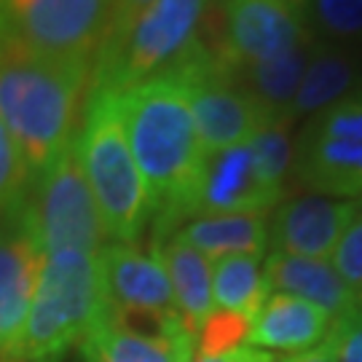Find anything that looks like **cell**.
Wrapping results in <instances>:
<instances>
[{
    "label": "cell",
    "mask_w": 362,
    "mask_h": 362,
    "mask_svg": "<svg viewBox=\"0 0 362 362\" xmlns=\"http://www.w3.org/2000/svg\"><path fill=\"white\" fill-rule=\"evenodd\" d=\"M118 110L143 175L158 233L191 215L207 156L196 134L188 89L175 70L118 91Z\"/></svg>",
    "instance_id": "cell-1"
},
{
    "label": "cell",
    "mask_w": 362,
    "mask_h": 362,
    "mask_svg": "<svg viewBox=\"0 0 362 362\" xmlns=\"http://www.w3.org/2000/svg\"><path fill=\"white\" fill-rule=\"evenodd\" d=\"M91 65L0 40V121L35 175L76 140Z\"/></svg>",
    "instance_id": "cell-2"
},
{
    "label": "cell",
    "mask_w": 362,
    "mask_h": 362,
    "mask_svg": "<svg viewBox=\"0 0 362 362\" xmlns=\"http://www.w3.org/2000/svg\"><path fill=\"white\" fill-rule=\"evenodd\" d=\"M76 148L107 239L116 245L137 242L151 207L143 175L124 132L118 91L89 89Z\"/></svg>",
    "instance_id": "cell-3"
},
{
    "label": "cell",
    "mask_w": 362,
    "mask_h": 362,
    "mask_svg": "<svg viewBox=\"0 0 362 362\" xmlns=\"http://www.w3.org/2000/svg\"><path fill=\"white\" fill-rule=\"evenodd\" d=\"M105 303L100 252H49L43 258L13 357L22 362H57L94 327L103 317Z\"/></svg>",
    "instance_id": "cell-4"
},
{
    "label": "cell",
    "mask_w": 362,
    "mask_h": 362,
    "mask_svg": "<svg viewBox=\"0 0 362 362\" xmlns=\"http://www.w3.org/2000/svg\"><path fill=\"white\" fill-rule=\"evenodd\" d=\"M212 0H156L105 38L94 59L91 89L124 91L180 65L199 43Z\"/></svg>",
    "instance_id": "cell-5"
},
{
    "label": "cell",
    "mask_w": 362,
    "mask_h": 362,
    "mask_svg": "<svg viewBox=\"0 0 362 362\" xmlns=\"http://www.w3.org/2000/svg\"><path fill=\"white\" fill-rule=\"evenodd\" d=\"M35 188L13 204L19 226L40 247L43 255L78 250L97 255L105 247V226L91 196L76 140L35 172Z\"/></svg>",
    "instance_id": "cell-6"
},
{
    "label": "cell",
    "mask_w": 362,
    "mask_h": 362,
    "mask_svg": "<svg viewBox=\"0 0 362 362\" xmlns=\"http://www.w3.org/2000/svg\"><path fill=\"white\" fill-rule=\"evenodd\" d=\"M116 0H0V40L91 65L113 27Z\"/></svg>",
    "instance_id": "cell-7"
},
{
    "label": "cell",
    "mask_w": 362,
    "mask_h": 362,
    "mask_svg": "<svg viewBox=\"0 0 362 362\" xmlns=\"http://www.w3.org/2000/svg\"><path fill=\"white\" fill-rule=\"evenodd\" d=\"M296 177L314 196H362V89L327 105L306 124L296 151Z\"/></svg>",
    "instance_id": "cell-8"
},
{
    "label": "cell",
    "mask_w": 362,
    "mask_h": 362,
    "mask_svg": "<svg viewBox=\"0 0 362 362\" xmlns=\"http://www.w3.org/2000/svg\"><path fill=\"white\" fill-rule=\"evenodd\" d=\"M188 89L196 134L204 156L247 143L269 121L255 100L247 94L228 67H223L209 49L196 43L180 65L172 67Z\"/></svg>",
    "instance_id": "cell-9"
},
{
    "label": "cell",
    "mask_w": 362,
    "mask_h": 362,
    "mask_svg": "<svg viewBox=\"0 0 362 362\" xmlns=\"http://www.w3.org/2000/svg\"><path fill=\"white\" fill-rule=\"evenodd\" d=\"M209 54L228 70L290 52L311 35L309 0H220Z\"/></svg>",
    "instance_id": "cell-10"
},
{
    "label": "cell",
    "mask_w": 362,
    "mask_h": 362,
    "mask_svg": "<svg viewBox=\"0 0 362 362\" xmlns=\"http://www.w3.org/2000/svg\"><path fill=\"white\" fill-rule=\"evenodd\" d=\"M282 196L285 188L263 175L255 151L247 140L228 151L207 156L188 218L269 215V209L279 207Z\"/></svg>",
    "instance_id": "cell-11"
},
{
    "label": "cell",
    "mask_w": 362,
    "mask_h": 362,
    "mask_svg": "<svg viewBox=\"0 0 362 362\" xmlns=\"http://www.w3.org/2000/svg\"><path fill=\"white\" fill-rule=\"evenodd\" d=\"M357 212V202L330 196H298L276 207L269 239L276 252L330 260L338 239Z\"/></svg>",
    "instance_id": "cell-12"
},
{
    "label": "cell",
    "mask_w": 362,
    "mask_h": 362,
    "mask_svg": "<svg viewBox=\"0 0 362 362\" xmlns=\"http://www.w3.org/2000/svg\"><path fill=\"white\" fill-rule=\"evenodd\" d=\"M105 300L113 309L177 314L175 296L158 252H140L134 245H105L100 250Z\"/></svg>",
    "instance_id": "cell-13"
},
{
    "label": "cell",
    "mask_w": 362,
    "mask_h": 362,
    "mask_svg": "<svg viewBox=\"0 0 362 362\" xmlns=\"http://www.w3.org/2000/svg\"><path fill=\"white\" fill-rule=\"evenodd\" d=\"M8 212L11 218L0 223V354H13L46 258L19 226L13 207Z\"/></svg>",
    "instance_id": "cell-14"
},
{
    "label": "cell",
    "mask_w": 362,
    "mask_h": 362,
    "mask_svg": "<svg viewBox=\"0 0 362 362\" xmlns=\"http://www.w3.org/2000/svg\"><path fill=\"white\" fill-rule=\"evenodd\" d=\"M333 327V317L309 300L272 293L250 322L247 344L263 351L298 354L322 344Z\"/></svg>",
    "instance_id": "cell-15"
},
{
    "label": "cell",
    "mask_w": 362,
    "mask_h": 362,
    "mask_svg": "<svg viewBox=\"0 0 362 362\" xmlns=\"http://www.w3.org/2000/svg\"><path fill=\"white\" fill-rule=\"evenodd\" d=\"M263 276L272 293H285V296L309 300L327 311L333 322L360 309V300L336 274L330 260L298 258V255L274 250L263 263Z\"/></svg>",
    "instance_id": "cell-16"
},
{
    "label": "cell",
    "mask_w": 362,
    "mask_h": 362,
    "mask_svg": "<svg viewBox=\"0 0 362 362\" xmlns=\"http://www.w3.org/2000/svg\"><path fill=\"white\" fill-rule=\"evenodd\" d=\"M317 43L320 38L311 33L290 52L233 70V78L255 100L269 124H293V103Z\"/></svg>",
    "instance_id": "cell-17"
},
{
    "label": "cell",
    "mask_w": 362,
    "mask_h": 362,
    "mask_svg": "<svg viewBox=\"0 0 362 362\" xmlns=\"http://www.w3.org/2000/svg\"><path fill=\"white\" fill-rule=\"evenodd\" d=\"M78 346L86 362H191L196 354V338L140 336L116 325L107 311H103Z\"/></svg>",
    "instance_id": "cell-18"
},
{
    "label": "cell",
    "mask_w": 362,
    "mask_h": 362,
    "mask_svg": "<svg viewBox=\"0 0 362 362\" xmlns=\"http://www.w3.org/2000/svg\"><path fill=\"white\" fill-rule=\"evenodd\" d=\"M158 258L164 263L175 296V309L180 322L191 336H199L202 325L215 311L212 300V260L204 258L191 245H182L175 236L156 247Z\"/></svg>",
    "instance_id": "cell-19"
},
{
    "label": "cell",
    "mask_w": 362,
    "mask_h": 362,
    "mask_svg": "<svg viewBox=\"0 0 362 362\" xmlns=\"http://www.w3.org/2000/svg\"><path fill=\"white\" fill-rule=\"evenodd\" d=\"M175 239L191 245L209 260L228 255H263L269 245V223L266 215L194 218L175 231Z\"/></svg>",
    "instance_id": "cell-20"
},
{
    "label": "cell",
    "mask_w": 362,
    "mask_h": 362,
    "mask_svg": "<svg viewBox=\"0 0 362 362\" xmlns=\"http://www.w3.org/2000/svg\"><path fill=\"white\" fill-rule=\"evenodd\" d=\"M263 255H228L212 260V300L215 309L239 311L250 320L269 300L272 290L260 269Z\"/></svg>",
    "instance_id": "cell-21"
},
{
    "label": "cell",
    "mask_w": 362,
    "mask_h": 362,
    "mask_svg": "<svg viewBox=\"0 0 362 362\" xmlns=\"http://www.w3.org/2000/svg\"><path fill=\"white\" fill-rule=\"evenodd\" d=\"M351 81H354V70L349 59L330 43L320 40L300 78L296 103H293V121L306 113H320L327 105L346 97Z\"/></svg>",
    "instance_id": "cell-22"
},
{
    "label": "cell",
    "mask_w": 362,
    "mask_h": 362,
    "mask_svg": "<svg viewBox=\"0 0 362 362\" xmlns=\"http://www.w3.org/2000/svg\"><path fill=\"white\" fill-rule=\"evenodd\" d=\"M309 22L327 40H360L362 0H309Z\"/></svg>",
    "instance_id": "cell-23"
},
{
    "label": "cell",
    "mask_w": 362,
    "mask_h": 362,
    "mask_svg": "<svg viewBox=\"0 0 362 362\" xmlns=\"http://www.w3.org/2000/svg\"><path fill=\"white\" fill-rule=\"evenodd\" d=\"M250 322L252 320L247 314L215 309L196 336V357H220L245 346L250 336Z\"/></svg>",
    "instance_id": "cell-24"
},
{
    "label": "cell",
    "mask_w": 362,
    "mask_h": 362,
    "mask_svg": "<svg viewBox=\"0 0 362 362\" xmlns=\"http://www.w3.org/2000/svg\"><path fill=\"white\" fill-rule=\"evenodd\" d=\"M27 177H30V167L25 156L11 137V132L0 121V212H8L22 199Z\"/></svg>",
    "instance_id": "cell-25"
},
{
    "label": "cell",
    "mask_w": 362,
    "mask_h": 362,
    "mask_svg": "<svg viewBox=\"0 0 362 362\" xmlns=\"http://www.w3.org/2000/svg\"><path fill=\"white\" fill-rule=\"evenodd\" d=\"M330 263L362 306V204H357L354 218L346 226L344 236L338 239L336 250L330 255Z\"/></svg>",
    "instance_id": "cell-26"
},
{
    "label": "cell",
    "mask_w": 362,
    "mask_h": 362,
    "mask_svg": "<svg viewBox=\"0 0 362 362\" xmlns=\"http://www.w3.org/2000/svg\"><path fill=\"white\" fill-rule=\"evenodd\" d=\"M330 341L336 346L338 362H362V306L333 322Z\"/></svg>",
    "instance_id": "cell-27"
},
{
    "label": "cell",
    "mask_w": 362,
    "mask_h": 362,
    "mask_svg": "<svg viewBox=\"0 0 362 362\" xmlns=\"http://www.w3.org/2000/svg\"><path fill=\"white\" fill-rule=\"evenodd\" d=\"M191 362H276L272 351H263V349H255V346H239V349L228 351V354H220V357H196Z\"/></svg>",
    "instance_id": "cell-28"
},
{
    "label": "cell",
    "mask_w": 362,
    "mask_h": 362,
    "mask_svg": "<svg viewBox=\"0 0 362 362\" xmlns=\"http://www.w3.org/2000/svg\"><path fill=\"white\" fill-rule=\"evenodd\" d=\"M276 362H338L336 360V346L330 341V333L322 344L311 346L306 351H298V354H287V357H276Z\"/></svg>",
    "instance_id": "cell-29"
},
{
    "label": "cell",
    "mask_w": 362,
    "mask_h": 362,
    "mask_svg": "<svg viewBox=\"0 0 362 362\" xmlns=\"http://www.w3.org/2000/svg\"><path fill=\"white\" fill-rule=\"evenodd\" d=\"M151 3H156V0H116V8H113V27H110V33L118 30V27H124L127 22H132V19L143 11V8H148ZM110 33H107V35H110Z\"/></svg>",
    "instance_id": "cell-30"
}]
</instances>
